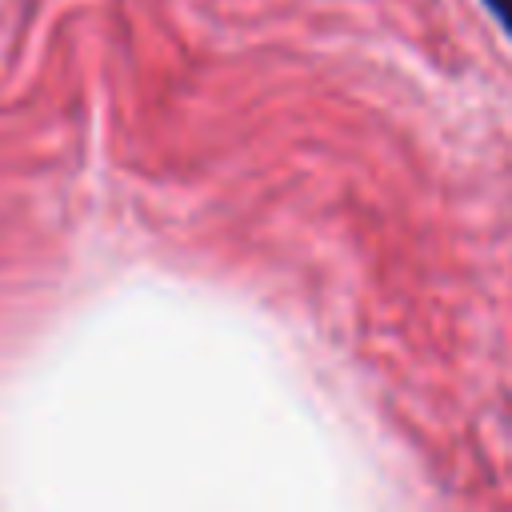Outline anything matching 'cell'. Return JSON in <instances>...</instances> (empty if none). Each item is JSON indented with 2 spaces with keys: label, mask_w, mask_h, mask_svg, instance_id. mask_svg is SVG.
<instances>
[{
  "label": "cell",
  "mask_w": 512,
  "mask_h": 512,
  "mask_svg": "<svg viewBox=\"0 0 512 512\" xmlns=\"http://www.w3.org/2000/svg\"><path fill=\"white\" fill-rule=\"evenodd\" d=\"M488 4V12L500 20V28L512 36V0H484Z\"/></svg>",
  "instance_id": "obj_1"
}]
</instances>
